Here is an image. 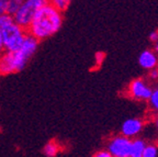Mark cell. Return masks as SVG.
Returning a JSON list of instances; mask_svg holds the SVG:
<instances>
[{
	"mask_svg": "<svg viewBox=\"0 0 158 157\" xmlns=\"http://www.w3.org/2000/svg\"><path fill=\"white\" fill-rule=\"evenodd\" d=\"M94 157H112L111 154L109 153V151L106 150H101V151H98V152L94 154Z\"/></svg>",
	"mask_w": 158,
	"mask_h": 157,
	"instance_id": "cell-16",
	"label": "cell"
},
{
	"mask_svg": "<svg viewBox=\"0 0 158 157\" xmlns=\"http://www.w3.org/2000/svg\"><path fill=\"white\" fill-rule=\"evenodd\" d=\"M0 33L2 37L3 49L10 52L19 49L27 34V29L18 24L13 15L7 12L0 15Z\"/></svg>",
	"mask_w": 158,
	"mask_h": 157,
	"instance_id": "cell-3",
	"label": "cell"
},
{
	"mask_svg": "<svg viewBox=\"0 0 158 157\" xmlns=\"http://www.w3.org/2000/svg\"><path fill=\"white\" fill-rule=\"evenodd\" d=\"M5 51L3 49V43H2V37H1V33H0V53H2Z\"/></svg>",
	"mask_w": 158,
	"mask_h": 157,
	"instance_id": "cell-19",
	"label": "cell"
},
{
	"mask_svg": "<svg viewBox=\"0 0 158 157\" xmlns=\"http://www.w3.org/2000/svg\"><path fill=\"white\" fill-rule=\"evenodd\" d=\"M63 25V11L47 2L36 12L27 32L39 41L46 40L58 32Z\"/></svg>",
	"mask_w": 158,
	"mask_h": 157,
	"instance_id": "cell-1",
	"label": "cell"
},
{
	"mask_svg": "<svg viewBox=\"0 0 158 157\" xmlns=\"http://www.w3.org/2000/svg\"><path fill=\"white\" fill-rule=\"evenodd\" d=\"M23 0H7V13L13 15L20 8Z\"/></svg>",
	"mask_w": 158,
	"mask_h": 157,
	"instance_id": "cell-13",
	"label": "cell"
},
{
	"mask_svg": "<svg viewBox=\"0 0 158 157\" xmlns=\"http://www.w3.org/2000/svg\"><path fill=\"white\" fill-rule=\"evenodd\" d=\"M152 92L153 87L143 78L133 79L127 87L128 96L137 101H147Z\"/></svg>",
	"mask_w": 158,
	"mask_h": 157,
	"instance_id": "cell-6",
	"label": "cell"
},
{
	"mask_svg": "<svg viewBox=\"0 0 158 157\" xmlns=\"http://www.w3.org/2000/svg\"><path fill=\"white\" fill-rule=\"evenodd\" d=\"M145 123L139 118H131L125 120L121 125V134L128 138H134L141 134Z\"/></svg>",
	"mask_w": 158,
	"mask_h": 157,
	"instance_id": "cell-7",
	"label": "cell"
},
{
	"mask_svg": "<svg viewBox=\"0 0 158 157\" xmlns=\"http://www.w3.org/2000/svg\"><path fill=\"white\" fill-rule=\"evenodd\" d=\"M148 39H149V41L151 42H156L158 39V30H154V31H152L149 34H148Z\"/></svg>",
	"mask_w": 158,
	"mask_h": 157,
	"instance_id": "cell-17",
	"label": "cell"
},
{
	"mask_svg": "<svg viewBox=\"0 0 158 157\" xmlns=\"http://www.w3.org/2000/svg\"><path fill=\"white\" fill-rule=\"evenodd\" d=\"M138 65L145 70L158 67V55L153 49H144L138 56Z\"/></svg>",
	"mask_w": 158,
	"mask_h": 157,
	"instance_id": "cell-8",
	"label": "cell"
},
{
	"mask_svg": "<svg viewBox=\"0 0 158 157\" xmlns=\"http://www.w3.org/2000/svg\"><path fill=\"white\" fill-rule=\"evenodd\" d=\"M7 12V0H0V15Z\"/></svg>",
	"mask_w": 158,
	"mask_h": 157,
	"instance_id": "cell-18",
	"label": "cell"
},
{
	"mask_svg": "<svg viewBox=\"0 0 158 157\" xmlns=\"http://www.w3.org/2000/svg\"><path fill=\"white\" fill-rule=\"evenodd\" d=\"M132 138H128L124 135L113 136L108 142L106 150L112 157H131Z\"/></svg>",
	"mask_w": 158,
	"mask_h": 157,
	"instance_id": "cell-5",
	"label": "cell"
},
{
	"mask_svg": "<svg viewBox=\"0 0 158 157\" xmlns=\"http://www.w3.org/2000/svg\"><path fill=\"white\" fill-rule=\"evenodd\" d=\"M47 2L48 0H23L17 12L13 15V19L19 25L27 29L37 11Z\"/></svg>",
	"mask_w": 158,
	"mask_h": 157,
	"instance_id": "cell-4",
	"label": "cell"
},
{
	"mask_svg": "<svg viewBox=\"0 0 158 157\" xmlns=\"http://www.w3.org/2000/svg\"><path fill=\"white\" fill-rule=\"evenodd\" d=\"M154 51H155V53L158 55V39L156 42H154Z\"/></svg>",
	"mask_w": 158,
	"mask_h": 157,
	"instance_id": "cell-20",
	"label": "cell"
},
{
	"mask_svg": "<svg viewBox=\"0 0 158 157\" xmlns=\"http://www.w3.org/2000/svg\"><path fill=\"white\" fill-rule=\"evenodd\" d=\"M147 102L152 112H154L155 114H158V86L156 88H153V92H152Z\"/></svg>",
	"mask_w": 158,
	"mask_h": 157,
	"instance_id": "cell-11",
	"label": "cell"
},
{
	"mask_svg": "<svg viewBox=\"0 0 158 157\" xmlns=\"http://www.w3.org/2000/svg\"><path fill=\"white\" fill-rule=\"evenodd\" d=\"M142 157H158V145L146 144Z\"/></svg>",
	"mask_w": 158,
	"mask_h": 157,
	"instance_id": "cell-12",
	"label": "cell"
},
{
	"mask_svg": "<svg viewBox=\"0 0 158 157\" xmlns=\"http://www.w3.org/2000/svg\"><path fill=\"white\" fill-rule=\"evenodd\" d=\"M39 42V40L27 33L19 49L15 52L3 51L0 53V75L6 76L22 70L36 52Z\"/></svg>",
	"mask_w": 158,
	"mask_h": 157,
	"instance_id": "cell-2",
	"label": "cell"
},
{
	"mask_svg": "<svg viewBox=\"0 0 158 157\" xmlns=\"http://www.w3.org/2000/svg\"><path fill=\"white\" fill-rule=\"evenodd\" d=\"M73 0H48V3L53 5L54 7H56L58 10L63 11L64 12L65 10L69 7L70 2H72Z\"/></svg>",
	"mask_w": 158,
	"mask_h": 157,
	"instance_id": "cell-14",
	"label": "cell"
},
{
	"mask_svg": "<svg viewBox=\"0 0 158 157\" xmlns=\"http://www.w3.org/2000/svg\"><path fill=\"white\" fill-rule=\"evenodd\" d=\"M43 154L47 157H55L59 154L60 152V146L57 142L55 141H49L44 145V147L42 150Z\"/></svg>",
	"mask_w": 158,
	"mask_h": 157,
	"instance_id": "cell-10",
	"label": "cell"
},
{
	"mask_svg": "<svg viewBox=\"0 0 158 157\" xmlns=\"http://www.w3.org/2000/svg\"><path fill=\"white\" fill-rule=\"evenodd\" d=\"M146 144L145 140L139 138H132V145H131V157H142L145 148Z\"/></svg>",
	"mask_w": 158,
	"mask_h": 157,
	"instance_id": "cell-9",
	"label": "cell"
},
{
	"mask_svg": "<svg viewBox=\"0 0 158 157\" xmlns=\"http://www.w3.org/2000/svg\"><path fill=\"white\" fill-rule=\"evenodd\" d=\"M149 73H148V78L153 81H158V68L155 67L153 69H149Z\"/></svg>",
	"mask_w": 158,
	"mask_h": 157,
	"instance_id": "cell-15",
	"label": "cell"
},
{
	"mask_svg": "<svg viewBox=\"0 0 158 157\" xmlns=\"http://www.w3.org/2000/svg\"><path fill=\"white\" fill-rule=\"evenodd\" d=\"M155 128L158 131V114H156V118H155Z\"/></svg>",
	"mask_w": 158,
	"mask_h": 157,
	"instance_id": "cell-21",
	"label": "cell"
}]
</instances>
